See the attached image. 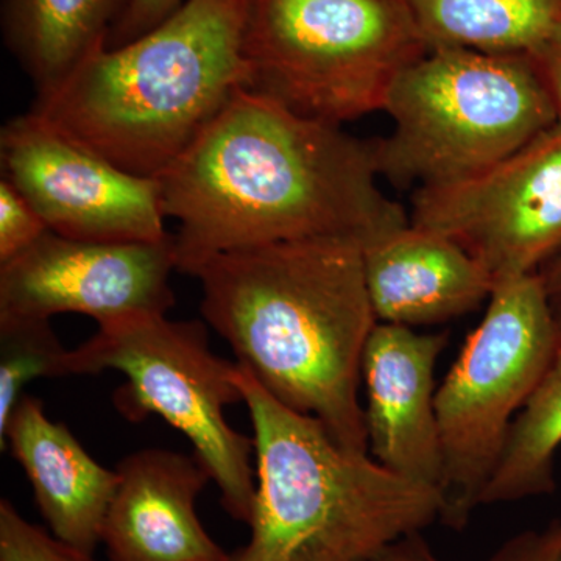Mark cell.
<instances>
[{"instance_id":"e0dca14e","label":"cell","mask_w":561,"mask_h":561,"mask_svg":"<svg viewBox=\"0 0 561 561\" xmlns=\"http://www.w3.org/2000/svg\"><path fill=\"white\" fill-rule=\"evenodd\" d=\"M432 47L534 55L561 28V0H405Z\"/></svg>"},{"instance_id":"d6986e66","label":"cell","mask_w":561,"mask_h":561,"mask_svg":"<svg viewBox=\"0 0 561 561\" xmlns=\"http://www.w3.org/2000/svg\"><path fill=\"white\" fill-rule=\"evenodd\" d=\"M50 320L0 317V435L28 382L69 376V351Z\"/></svg>"},{"instance_id":"3957f363","label":"cell","mask_w":561,"mask_h":561,"mask_svg":"<svg viewBox=\"0 0 561 561\" xmlns=\"http://www.w3.org/2000/svg\"><path fill=\"white\" fill-rule=\"evenodd\" d=\"M249 0H184L153 31L102 47L33 113L122 171L158 179L247 90Z\"/></svg>"},{"instance_id":"ffe728a7","label":"cell","mask_w":561,"mask_h":561,"mask_svg":"<svg viewBox=\"0 0 561 561\" xmlns=\"http://www.w3.org/2000/svg\"><path fill=\"white\" fill-rule=\"evenodd\" d=\"M0 561H98L32 524L9 500L0 501Z\"/></svg>"},{"instance_id":"44dd1931","label":"cell","mask_w":561,"mask_h":561,"mask_svg":"<svg viewBox=\"0 0 561 561\" xmlns=\"http://www.w3.org/2000/svg\"><path fill=\"white\" fill-rule=\"evenodd\" d=\"M49 231L20 191L0 181V264L13 260Z\"/></svg>"},{"instance_id":"8fae6325","label":"cell","mask_w":561,"mask_h":561,"mask_svg":"<svg viewBox=\"0 0 561 561\" xmlns=\"http://www.w3.org/2000/svg\"><path fill=\"white\" fill-rule=\"evenodd\" d=\"M173 236L162 242H90L47 231L0 264V317L81 313L99 324L165 316L175 305Z\"/></svg>"},{"instance_id":"7c38bea8","label":"cell","mask_w":561,"mask_h":561,"mask_svg":"<svg viewBox=\"0 0 561 561\" xmlns=\"http://www.w3.org/2000/svg\"><path fill=\"white\" fill-rule=\"evenodd\" d=\"M446 343L443 332L378 323L362 359L368 453L390 471L440 490L435 367Z\"/></svg>"},{"instance_id":"8992f818","label":"cell","mask_w":561,"mask_h":561,"mask_svg":"<svg viewBox=\"0 0 561 561\" xmlns=\"http://www.w3.org/2000/svg\"><path fill=\"white\" fill-rule=\"evenodd\" d=\"M430 50L405 0H249L247 90L339 125L383 111Z\"/></svg>"},{"instance_id":"9c48e42d","label":"cell","mask_w":561,"mask_h":561,"mask_svg":"<svg viewBox=\"0 0 561 561\" xmlns=\"http://www.w3.org/2000/svg\"><path fill=\"white\" fill-rule=\"evenodd\" d=\"M412 224L442 232L497 284L561 249V119L470 179L416 190Z\"/></svg>"},{"instance_id":"cb8c5ba5","label":"cell","mask_w":561,"mask_h":561,"mask_svg":"<svg viewBox=\"0 0 561 561\" xmlns=\"http://www.w3.org/2000/svg\"><path fill=\"white\" fill-rule=\"evenodd\" d=\"M530 60L551 95L553 106L561 119V28L548 44L530 55Z\"/></svg>"},{"instance_id":"30bf717a","label":"cell","mask_w":561,"mask_h":561,"mask_svg":"<svg viewBox=\"0 0 561 561\" xmlns=\"http://www.w3.org/2000/svg\"><path fill=\"white\" fill-rule=\"evenodd\" d=\"M2 179L10 181L49 231L90 242H162L160 183L122 171L31 113L0 131Z\"/></svg>"},{"instance_id":"603a6c76","label":"cell","mask_w":561,"mask_h":561,"mask_svg":"<svg viewBox=\"0 0 561 561\" xmlns=\"http://www.w3.org/2000/svg\"><path fill=\"white\" fill-rule=\"evenodd\" d=\"M489 561H561V522L526 530L502 542Z\"/></svg>"},{"instance_id":"2e32d148","label":"cell","mask_w":561,"mask_h":561,"mask_svg":"<svg viewBox=\"0 0 561 561\" xmlns=\"http://www.w3.org/2000/svg\"><path fill=\"white\" fill-rule=\"evenodd\" d=\"M127 5L128 0H2L3 38L44 95L108 46Z\"/></svg>"},{"instance_id":"4fadbf2b","label":"cell","mask_w":561,"mask_h":561,"mask_svg":"<svg viewBox=\"0 0 561 561\" xmlns=\"http://www.w3.org/2000/svg\"><path fill=\"white\" fill-rule=\"evenodd\" d=\"M116 471L102 530L108 561L230 560L198 518V496L213 479L194 454L140 449Z\"/></svg>"},{"instance_id":"484cf974","label":"cell","mask_w":561,"mask_h":561,"mask_svg":"<svg viewBox=\"0 0 561 561\" xmlns=\"http://www.w3.org/2000/svg\"><path fill=\"white\" fill-rule=\"evenodd\" d=\"M375 561H442L424 540L423 531L408 535L383 549Z\"/></svg>"},{"instance_id":"277c9868","label":"cell","mask_w":561,"mask_h":561,"mask_svg":"<svg viewBox=\"0 0 561 561\" xmlns=\"http://www.w3.org/2000/svg\"><path fill=\"white\" fill-rule=\"evenodd\" d=\"M236 381L253 424L256 496L250 540L228 561H375L442 522L440 489L343 448L239 364Z\"/></svg>"},{"instance_id":"5b68a950","label":"cell","mask_w":561,"mask_h":561,"mask_svg":"<svg viewBox=\"0 0 561 561\" xmlns=\"http://www.w3.org/2000/svg\"><path fill=\"white\" fill-rule=\"evenodd\" d=\"M393 122L373 140L379 176L398 186H445L470 179L559 122L527 55L432 47L387 95Z\"/></svg>"},{"instance_id":"ac0fdd59","label":"cell","mask_w":561,"mask_h":561,"mask_svg":"<svg viewBox=\"0 0 561 561\" xmlns=\"http://www.w3.org/2000/svg\"><path fill=\"white\" fill-rule=\"evenodd\" d=\"M561 446V348L530 400L513 421L481 505L542 496L556 490L553 459Z\"/></svg>"},{"instance_id":"ba28073f","label":"cell","mask_w":561,"mask_h":561,"mask_svg":"<svg viewBox=\"0 0 561 561\" xmlns=\"http://www.w3.org/2000/svg\"><path fill=\"white\" fill-rule=\"evenodd\" d=\"M559 350L538 273L497 284L481 323L437 389L445 526L463 529L481 505L513 421Z\"/></svg>"},{"instance_id":"7402d4cb","label":"cell","mask_w":561,"mask_h":561,"mask_svg":"<svg viewBox=\"0 0 561 561\" xmlns=\"http://www.w3.org/2000/svg\"><path fill=\"white\" fill-rule=\"evenodd\" d=\"M184 0H128L127 10L111 33L108 46L119 47L146 35L180 9Z\"/></svg>"},{"instance_id":"6da1fadb","label":"cell","mask_w":561,"mask_h":561,"mask_svg":"<svg viewBox=\"0 0 561 561\" xmlns=\"http://www.w3.org/2000/svg\"><path fill=\"white\" fill-rule=\"evenodd\" d=\"M378 179L371 142L241 90L157 179L176 271L271 243L375 241L411 221Z\"/></svg>"},{"instance_id":"5bb4252c","label":"cell","mask_w":561,"mask_h":561,"mask_svg":"<svg viewBox=\"0 0 561 561\" xmlns=\"http://www.w3.org/2000/svg\"><path fill=\"white\" fill-rule=\"evenodd\" d=\"M362 256L379 323H442L478 308L494 290L489 272L459 243L412 221L365 243Z\"/></svg>"},{"instance_id":"52a82bcc","label":"cell","mask_w":561,"mask_h":561,"mask_svg":"<svg viewBox=\"0 0 561 561\" xmlns=\"http://www.w3.org/2000/svg\"><path fill=\"white\" fill-rule=\"evenodd\" d=\"M69 376L116 370L127 378L113 402L124 419L161 416L191 442L220 490L225 512L249 526L256 496L253 438L232 430L225 409L242 401L238 364L217 356L201 320L133 316L99 324L69 351Z\"/></svg>"},{"instance_id":"d4e9b609","label":"cell","mask_w":561,"mask_h":561,"mask_svg":"<svg viewBox=\"0 0 561 561\" xmlns=\"http://www.w3.org/2000/svg\"><path fill=\"white\" fill-rule=\"evenodd\" d=\"M561 348V249L537 271Z\"/></svg>"},{"instance_id":"7a4b0ae2","label":"cell","mask_w":561,"mask_h":561,"mask_svg":"<svg viewBox=\"0 0 561 561\" xmlns=\"http://www.w3.org/2000/svg\"><path fill=\"white\" fill-rule=\"evenodd\" d=\"M362 242L301 239L228 251L195 273L202 316L238 364L339 445L368 453L362 359L379 323Z\"/></svg>"},{"instance_id":"9a60e30c","label":"cell","mask_w":561,"mask_h":561,"mask_svg":"<svg viewBox=\"0 0 561 561\" xmlns=\"http://www.w3.org/2000/svg\"><path fill=\"white\" fill-rule=\"evenodd\" d=\"M0 448L10 449L27 476L51 535L94 553L119 483L117 471L92 459L68 426L51 421L43 401L27 393L0 435Z\"/></svg>"}]
</instances>
